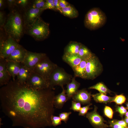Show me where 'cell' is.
Returning a JSON list of instances; mask_svg holds the SVG:
<instances>
[{
	"label": "cell",
	"instance_id": "obj_7",
	"mask_svg": "<svg viewBox=\"0 0 128 128\" xmlns=\"http://www.w3.org/2000/svg\"><path fill=\"white\" fill-rule=\"evenodd\" d=\"M58 66L46 56L38 63L34 68L33 71L40 74L48 81L50 74Z\"/></svg>",
	"mask_w": 128,
	"mask_h": 128
},
{
	"label": "cell",
	"instance_id": "obj_15",
	"mask_svg": "<svg viewBox=\"0 0 128 128\" xmlns=\"http://www.w3.org/2000/svg\"><path fill=\"white\" fill-rule=\"evenodd\" d=\"M74 76L73 77L71 82L67 85L66 91L67 101L77 93L80 86V83L76 80Z\"/></svg>",
	"mask_w": 128,
	"mask_h": 128
},
{
	"label": "cell",
	"instance_id": "obj_17",
	"mask_svg": "<svg viewBox=\"0 0 128 128\" xmlns=\"http://www.w3.org/2000/svg\"><path fill=\"white\" fill-rule=\"evenodd\" d=\"M88 59L82 60L78 65L72 68L74 77L85 79L86 65Z\"/></svg>",
	"mask_w": 128,
	"mask_h": 128
},
{
	"label": "cell",
	"instance_id": "obj_35",
	"mask_svg": "<svg viewBox=\"0 0 128 128\" xmlns=\"http://www.w3.org/2000/svg\"><path fill=\"white\" fill-rule=\"evenodd\" d=\"M61 119L59 116H52L51 118V122L52 126L56 127L60 125L61 123Z\"/></svg>",
	"mask_w": 128,
	"mask_h": 128
},
{
	"label": "cell",
	"instance_id": "obj_47",
	"mask_svg": "<svg viewBox=\"0 0 128 128\" xmlns=\"http://www.w3.org/2000/svg\"><path fill=\"white\" fill-rule=\"evenodd\" d=\"M126 108L128 110V102L126 103Z\"/></svg>",
	"mask_w": 128,
	"mask_h": 128
},
{
	"label": "cell",
	"instance_id": "obj_14",
	"mask_svg": "<svg viewBox=\"0 0 128 128\" xmlns=\"http://www.w3.org/2000/svg\"><path fill=\"white\" fill-rule=\"evenodd\" d=\"M91 94L85 89L78 90L72 97L73 100L83 105L90 103Z\"/></svg>",
	"mask_w": 128,
	"mask_h": 128
},
{
	"label": "cell",
	"instance_id": "obj_5",
	"mask_svg": "<svg viewBox=\"0 0 128 128\" xmlns=\"http://www.w3.org/2000/svg\"><path fill=\"white\" fill-rule=\"evenodd\" d=\"M73 77L72 75L67 73L64 69L58 66L49 77L50 87L54 89L55 86H58L62 87L70 82Z\"/></svg>",
	"mask_w": 128,
	"mask_h": 128
},
{
	"label": "cell",
	"instance_id": "obj_4",
	"mask_svg": "<svg viewBox=\"0 0 128 128\" xmlns=\"http://www.w3.org/2000/svg\"><path fill=\"white\" fill-rule=\"evenodd\" d=\"M25 33L37 41L43 40L47 38L50 34L49 24L40 17L32 24L25 27Z\"/></svg>",
	"mask_w": 128,
	"mask_h": 128
},
{
	"label": "cell",
	"instance_id": "obj_1",
	"mask_svg": "<svg viewBox=\"0 0 128 128\" xmlns=\"http://www.w3.org/2000/svg\"><path fill=\"white\" fill-rule=\"evenodd\" d=\"M54 89H34L17 80H11L0 89L2 111L13 126L41 128L52 126L55 112Z\"/></svg>",
	"mask_w": 128,
	"mask_h": 128
},
{
	"label": "cell",
	"instance_id": "obj_32",
	"mask_svg": "<svg viewBox=\"0 0 128 128\" xmlns=\"http://www.w3.org/2000/svg\"><path fill=\"white\" fill-rule=\"evenodd\" d=\"M81 104L79 102L72 101L71 106L70 109L73 110L74 112H79L82 107Z\"/></svg>",
	"mask_w": 128,
	"mask_h": 128
},
{
	"label": "cell",
	"instance_id": "obj_20",
	"mask_svg": "<svg viewBox=\"0 0 128 128\" xmlns=\"http://www.w3.org/2000/svg\"><path fill=\"white\" fill-rule=\"evenodd\" d=\"M21 63L9 61H7L6 67L8 71L11 76L13 80H15V78L17 75L19 71Z\"/></svg>",
	"mask_w": 128,
	"mask_h": 128
},
{
	"label": "cell",
	"instance_id": "obj_3",
	"mask_svg": "<svg viewBox=\"0 0 128 128\" xmlns=\"http://www.w3.org/2000/svg\"><path fill=\"white\" fill-rule=\"evenodd\" d=\"M107 20L105 13L100 8H94L89 10L85 15L84 25L90 30L97 29L104 26Z\"/></svg>",
	"mask_w": 128,
	"mask_h": 128
},
{
	"label": "cell",
	"instance_id": "obj_29",
	"mask_svg": "<svg viewBox=\"0 0 128 128\" xmlns=\"http://www.w3.org/2000/svg\"><path fill=\"white\" fill-rule=\"evenodd\" d=\"M126 100V97L123 95H116L114 96L112 102H114L118 105H121L125 102Z\"/></svg>",
	"mask_w": 128,
	"mask_h": 128
},
{
	"label": "cell",
	"instance_id": "obj_9",
	"mask_svg": "<svg viewBox=\"0 0 128 128\" xmlns=\"http://www.w3.org/2000/svg\"><path fill=\"white\" fill-rule=\"evenodd\" d=\"M26 84L30 88L36 89H43L50 87L48 80L33 71H31Z\"/></svg>",
	"mask_w": 128,
	"mask_h": 128
},
{
	"label": "cell",
	"instance_id": "obj_31",
	"mask_svg": "<svg viewBox=\"0 0 128 128\" xmlns=\"http://www.w3.org/2000/svg\"><path fill=\"white\" fill-rule=\"evenodd\" d=\"M104 113L105 115L110 119H112L114 112L112 109L110 107L106 106L104 109Z\"/></svg>",
	"mask_w": 128,
	"mask_h": 128
},
{
	"label": "cell",
	"instance_id": "obj_2",
	"mask_svg": "<svg viewBox=\"0 0 128 128\" xmlns=\"http://www.w3.org/2000/svg\"><path fill=\"white\" fill-rule=\"evenodd\" d=\"M3 27L7 36L18 43L25 33V27L23 15L18 9L10 10Z\"/></svg>",
	"mask_w": 128,
	"mask_h": 128
},
{
	"label": "cell",
	"instance_id": "obj_46",
	"mask_svg": "<svg viewBox=\"0 0 128 128\" xmlns=\"http://www.w3.org/2000/svg\"><path fill=\"white\" fill-rule=\"evenodd\" d=\"M125 118H128V111H127L125 114Z\"/></svg>",
	"mask_w": 128,
	"mask_h": 128
},
{
	"label": "cell",
	"instance_id": "obj_12",
	"mask_svg": "<svg viewBox=\"0 0 128 128\" xmlns=\"http://www.w3.org/2000/svg\"><path fill=\"white\" fill-rule=\"evenodd\" d=\"M97 108L95 105L93 110L87 112L86 114V117L88 119L91 125L95 128H107L109 125L105 124V122L103 118L98 113Z\"/></svg>",
	"mask_w": 128,
	"mask_h": 128
},
{
	"label": "cell",
	"instance_id": "obj_27",
	"mask_svg": "<svg viewBox=\"0 0 128 128\" xmlns=\"http://www.w3.org/2000/svg\"><path fill=\"white\" fill-rule=\"evenodd\" d=\"M31 1L28 0H17L15 6L23 9V11L30 6Z\"/></svg>",
	"mask_w": 128,
	"mask_h": 128
},
{
	"label": "cell",
	"instance_id": "obj_36",
	"mask_svg": "<svg viewBox=\"0 0 128 128\" xmlns=\"http://www.w3.org/2000/svg\"><path fill=\"white\" fill-rule=\"evenodd\" d=\"M7 63L5 59L0 58V72L7 71L6 67Z\"/></svg>",
	"mask_w": 128,
	"mask_h": 128
},
{
	"label": "cell",
	"instance_id": "obj_38",
	"mask_svg": "<svg viewBox=\"0 0 128 128\" xmlns=\"http://www.w3.org/2000/svg\"><path fill=\"white\" fill-rule=\"evenodd\" d=\"M6 18L4 12L2 11L0 12V26L3 27L5 23Z\"/></svg>",
	"mask_w": 128,
	"mask_h": 128
},
{
	"label": "cell",
	"instance_id": "obj_25",
	"mask_svg": "<svg viewBox=\"0 0 128 128\" xmlns=\"http://www.w3.org/2000/svg\"><path fill=\"white\" fill-rule=\"evenodd\" d=\"M89 89H95L99 91L100 93L106 95L112 91L110 90L102 82H99L93 86L90 87Z\"/></svg>",
	"mask_w": 128,
	"mask_h": 128
},
{
	"label": "cell",
	"instance_id": "obj_42",
	"mask_svg": "<svg viewBox=\"0 0 128 128\" xmlns=\"http://www.w3.org/2000/svg\"><path fill=\"white\" fill-rule=\"evenodd\" d=\"M59 3L61 9L65 8L70 5L68 2L65 0H59Z\"/></svg>",
	"mask_w": 128,
	"mask_h": 128
},
{
	"label": "cell",
	"instance_id": "obj_44",
	"mask_svg": "<svg viewBox=\"0 0 128 128\" xmlns=\"http://www.w3.org/2000/svg\"><path fill=\"white\" fill-rule=\"evenodd\" d=\"M5 1L3 0H0V9H3L4 7L5 4Z\"/></svg>",
	"mask_w": 128,
	"mask_h": 128
},
{
	"label": "cell",
	"instance_id": "obj_13",
	"mask_svg": "<svg viewBox=\"0 0 128 128\" xmlns=\"http://www.w3.org/2000/svg\"><path fill=\"white\" fill-rule=\"evenodd\" d=\"M27 50L19 45L5 59L7 61H12L22 63L27 53Z\"/></svg>",
	"mask_w": 128,
	"mask_h": 128
},
{
	"label": "cell",
	"instance_id": "obj_45",
	"mask_svg": "<svg viewBox=\"0 0 128 128\" xmlns=\"http://www.w3.org/2000/svg\"><path fill=\"white\" fill-rule=\"evenodd\" d=\"M124 120L126 123L128 124V118H125Z\"/></svg>",
	"mask_w": 128,
	"mask_h": 128
},
{
	"label": "cell",
	"instance_id": "obj_19",
	"mask_svg": "<svg viewBox=\"0 0 128 128\" xmlns=\"http://www.w3.org/2000/svg\"><path fill=\"white\" fill-rule=\"evenodd\" d=\"M62 59L64 61L69 65L72 68L78 65L82 60L78 55L64 54Z\"/></svg>",
	"mask_w": 128,
	"mask_h": 128
},
{
	"label": "cell",
	"instance_id": "obj_8",
	"mask_svg": "<svg viewBox=\"0 0 128 128\" xmlns=\"http://www.w3.org/2000/svg\"><path fill=\"white\" fill-rule=\"evenodd\" d=\"M0 37V58L6 59L19 45L12 38Z\"/></svg>",
	"mask_w": 128,
	"mask_h": 128
},
{
	"label": "cell",
	"instance_id": "obj_33",
	"mask_svg": "<svg viewBox=\"0 0 128 128\" xmlns=\"http://www.w3.org/2000/svg\"><path fill=\"white\" fill-rule=\"evenodd\" d=\"M92 105V104L90 103L86 106L82 107L79 112V115L83 116L86 114L88 111L92 108L90 107V106Z\"/></svg>",
	"mask_w": 128,
	"mask_h": 128
},
{
	"label": "cell",
	"instance_id": "obj_16",
	"mask_svg": "<svg viewBox=\"0 0 128 128\" xmlns=\"http://www.w3.org/2000/svg\"><path fill=\"white\" fill-rule=\"evenodd\" d=\"M61 88H62V92L55 96L54 100V107L58 109L62 108L65 103L67 101L66 90L64 87Z\"/></svg>",
	"mask_w": 128,
	"mask_h": 128
},
{
	"label": "cell",
	"instance_id": "obj_18",
	"mask_svg": "<svg viewBox=\"0 0 128 128\" xmlns=\"http://www.w3.org/2000/svg\"><path fill=\"white\" fill-rule=\"evenodd\" d=\"M31 71L28 68L21 63L20 69L17 76V80L21 84L26 83L29 78Z\"/></svg>",
	"mask_w": 128,
	"mask_h": 128
},
{
	"label": "cell",
	"instance_id": "obj_6",
	"mask_svg": "<svg viewBox=\"0 0 128 128\" xmlns=\"http://www.w3.org/2000/svg\"><path fill=\"white\" fill-rule=\"evenodd\" d=\"M102 68L98 58L94 54L87 63L85 79H94L101 73Z\"/></svg>",
	"mask_w": 128,
	"mask_h": 128
},
{
	"label": "cell",
	"instance_id": "obj_34",
	"mask_svg": "<svg viewBox=\"0 0 128 128\" xmlns=\"http://www.w3.org/2000/svg\"><path fill=\"white\" fill-rule=\"evenodd\" d=\"M72 112H62L59 114V117L62 121L66 123L68 120L69 115L71 114Z\"/></svg>",
	"mask_w": 128,
	"mask_h": 128
},
{
	"label": "cell",
	"instance_id": "obj_39",
	"mask_svg": "<svg viewBox=\"0 0 128 128\" xmlns=\"http://www.w3.org/2000/svg\"><path fill=\"white\" fill-rule=\"evenodd\" d=\"M112 121L113 122L120 125L128 128V124L126 123L124 120H118L116 119H114Z\"/></svg>",
	"mask_w": 128,
	"mask_h": 128
},
{
	"label": "cell",
	"instance_id": "obj_11",
	"mask_svg": "<svg viewBox=\"0 0 128 128\" xmlns=\"http://www.w3.org/2000/svg\"><path fill=\"white\" fill-rule=\"evenodd\" d=\"M43 10L30 6L24 11L22 15L25 28L34 23L39 17Z\"/></svg>",
	"mask_w": 128,
	"mask_h": 128
},
{
	"label": "cell",
	"instance_id": "obj_24",
	"mask_svg": "<svg viewBox=\"0 0 128 128\" xmlns=\"http://www.w3.org/2000/svg\"><path fill=\"white\" fill-rule=\"evenodd\" d=\"M94 54L83 45L82 44L79 49L78 55L82 60L89 59Z\"/></svg>",
	"mask_w": 128,
	"mask_h": 128
},
{
	"label": "cell",
	"instance_id": "obj_30",
	"mask_svg": "<svg viewBox=\"0 0 128 128\" xmlns=\"http://www.w3.org/2000/svg\"><path fill=\"white\" fill-rule=\"evenodd\" d=\"M50 9L56 11L54 5L53 0H46L44 10Z\"/></svg>",
	"mask_w": 128,
	"mask_h": 128
},
{
	"label": "cell",
	"instance_id": "obj_40",
	"mask_svg": "<svg viewBox=\"0 0 128 128\" xmlns=\"http://www.w3.org/2000/svg\"><path fill=\"white\" fill-rule=\"evenodd\" d=\"M16 0H7L6 1L9 8L11 10L14 8L15 6Z\"/></svg>",
	"mask_w": 128,
	"mask_h": 128
},
{
	"label": "cell",
	"instance_id": "obj_28",
	"mask_svg": "<svg viewBox=\"0 0 128 128\" xmlns=\"http://www.w3.org/2000/svg\"><path fill=\"white\" fill-rule=\"evenodd\" d=\"M46 0H35L31 1L30 6L43 11Z\"/></svg>",
	"mask_w": 128,
	"mask_h": 128
},
{
	"label": "cell",
	"instance_id": "obj_37",
	"mask_svg": "<svg viewBox=\"0 0 128 128\" xmlns=\"http://www.w3.org/2000/svg\"><path fill=\"white\" fill-rule=\"evenodd\" d=\"M127 109L123 106H117L115 109L116 111L118 112L120 116L122 118L123 116L125 115L127 112Z\"/></svg>",
	"mask_w": 128,
	"mask_h": 128
},
{
	"label": "cell",
	"instance_id": "obj_41",
	"mask_svg": "<svg viewBox=\"0 0 128 128\" xmlns=\"http://www.w3.org/2000/svg\"><path fill=\"white\" fill-rule=\"evenodd\" d=\"M109 127L112 128H128L120 125L112 121L109 122Z\"/></svg>",
	"mask_w": 128,
	"mask_h": 128
},
{
	"label": "cell",
	"instance_id": "obj_43",
	"mask_svg": "<svg viewBox=\"0 0 128 128\" xmlns=\"http://www.w3.org/2000/svg\"><path fill=\"white\" fill-rule=\"evenodd\" d=\"M54 5L56 11H59L61 9L59 3V0H53Z\"/></svg>",
	"mask_w": 128,
	"mask_h": 128
},
{
	"label": "cell",
	"instance_id": "obj_23",
	"mask_svg": "<svg viewBox=\"0 0 128 128\" xmlns=\"http://www.w3.org/2000/svg\"><path fill=\"white\" fill-rule=\"evenodd\" d=\"M91 96L96 102L107 104L108 102H112L114 97H111L101 93L91 94Z\"/></svg>",
	"mask_w": 128,
	"mask_h": 128
},
{
	"label": "cell",
	"instance_id": "obj_10",
	"mask_svg": "<svg viewBox=\"0 0 128 128\" xmlns=\"http://www.w3.org/2000/svg\"><path fill=\"white\" fill-rule=\"evenodd\" d=\"M46 56V54L45 53H37L27 51L22 64L31 71H33L38 63Z\"/></svg>",
	"mask_w": 128,
	"mask_h": 128
},
{
	"label": "cell",
	"instance_id": "obj_26",
	"mask_svg": "<svg viewBox=\"0 0 128 128\" xmlns=\"http://www.w3.org/2000/svg\"><path fill=\"white\" fill-rule=\"evenodd\" d=\"M12 77L8 71L0 72V86H2L8 84Z\"/></svg>",
	"mask_w": 128,
	"mask_h": 128
},
{
	"label": "cell",
	"instance_id": "obj_22",
	"mask_svg": "<svg viewBox=\"0 0 128 128\" xmlns=\"http://www.w3.org/2000/svg\"><path fill=\"white\" fill-rule=\"evenodd\" d=\"M59 12L64 15L71 18H77L78 15L77 10L70 4L65 8L61 9Z\"/></svg>",
	"mask_w": 128,
	"mask_h": 128
},
{
	"label": "cell",
	"instance_id": "obj_21",
	"mask_svg": "<svg viewBox=\"0 0 128 128\" xmlns=\"http://www.w3.org/2000/svg\"><path fill=\"white\" fill-rule=\"evenodd\" d=\"M82 44L76 41H71L66 47L64 54L78 55Z\"/></svg>",
	"mask_w": 128,
	"mask_h": 128
}]
</instances>
